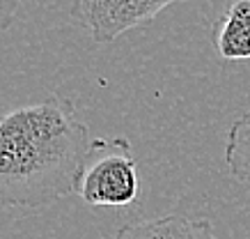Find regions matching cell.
Listing matches in <instances>:
<instances>
[{"label":"cell","instance_id":"1","mask_svg":"<svg viewBox=\"0 0 250 239\" xmlns=\"http://www.w3.org/2000/svg\"><path fill=\"white\" fill-rule=\"evenodd\" d=\"M92 143L69 97L9 110L0 120V207L37 209L74 193Z\"/></svg>","mask_w":250,"mask_h":239},{"label":"cell","instance_id":"2","mask_svg":"<svg viewBox=\"0 0 250 239\" xmlns=\"http://www.w3.org/2000/svg\"><path fill=\"white\" fill-rule=\"evenodd\" d=\"M140 170L124 136L97 138L76 193L92 207H129L140 198Z\"/></svg>","mask_w":250,"mask_h":239},{"label":"cell","instance_id":"3","mask_svg":"<svg viewBox=\"0 0 250 239\" xmlns=\"http://www.w3.org/2000/svg\"><path fill=\"white\" fill-rule=\"evenodd\" d=\"M174 2L184 0H74L71 19L97 44H110L124 32L154 21Z\"/></svg>","mask_w":250,"mask_h":239},{"label":"cell","instance_id":"4","mask_svg":"<svg viewBox=\"0 0 250 239\" xmlns=\"http://www.w3.org/2000/svg\"><path fill=\"white\" fill-rule=\"evenodd\" d=\"M104 239H218L213 225L207 218H190L186 214L172 212L161 218L131 221L122 225L113 237Z\"/></svg>","mask_w":250,"mask_h":239},{"label":"cell","instance_id":"5","mask_svg":"<svg viewBox=\"0 0 250 239\" xmlns=\"http://www.w3.org/2000/svg\"><path fill=\"white\" fill-rule=\"evenodd\" d=\"M211 42L223 60H250V0H225Z\"/></svg>","mask_w":250,"mask_h":239},{"label":"cell","instance_id":"6","mask_svg":"<svg viewBox=\"0 0 250 239\" xmlns=\"http://www.w3.org/2000/svg\"><path fill=\"white\" fill-rule=\"evenodd\" d=\"M225 163L232 177L250 186V110L236 117L229 129Z\"/></svg>","mask_w":250,"mask_h":239},{"label":"cell","instance_id":"7","mask_svg":"<svg viewBox=\"0 0 250 239\" xmlns=\"http://www.w3.org/2000/svg\"><path fill=\"white\" fill-rule=\"evenodd\" d=\"M21 7V0H0V32L14 23V16Z\"/></svg>","mask_w":250,"mask_h":239}]
</instances>
